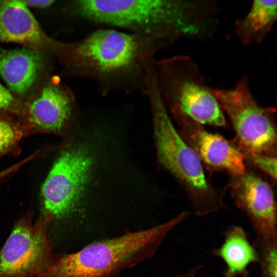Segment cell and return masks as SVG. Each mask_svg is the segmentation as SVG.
<instances>
[{"label":"cell","mask_w":277,"mask_h":277,"mask_svg":"<svg viewBox=\"0 0 277 277\" xmlns=\"http://www.w3.org/2000/svg\"><path fill=\"white\" fill-rule=\"evenodd\" d=\"M277 18V1L256 0L248 13L234 23L236 36L243 45L263 42Z\"/></svg>","instance_id":"14"},{"label":"cell","mask_w":277,"mask_h":277,"mask_svg":"<svg viewBox=\"0 0 277 277\" xmlns=\"http://www.w3.org/2000/svg\"><path fill=\"white\" fill-rule=\"evenodd\" d=\"M248 74L232 89L210 87L235 132L232 142L244 155L263 154L276 156L275 109L261 106L254 97Z\"/></svg>","instance_id":"6"},{"label":"cell","mask_w":277,"mask_h":277,"mask_svg":"<svg viewBox=\"0 0 277 277\" xmlns=\"http://www.w3.org/2000/svg\"><path fill=\"white\" fill-rule=\"evenodd\" d=\"M203 266L200 265H196L183 273L177 274L173 277H196Z\"/></svg>","instance_id":"20"},{"label":"cell","mask_w":277,"mask_h":277,"mask_svg":"<svg viewBox=\"0 0 277 277\" xmlns=\"http://www.w3.org/2000/svg\"><path fill=\"white\" fill-rule=\"evenodd\" d=\"M19 136V131L15 126L0 117V154L12 147Z\"/></svg>","instance_id":"17"},{"label":"cell","mask_w":277,"mask_h":277,"mask_svg":"<svg viewBox=\"0 0 277 277\" xmlns=\"http://www.w3.org/2000/svg\"><path fill=\"white\" fill-rule=\"evenodd\" d=\"M26 109L28 121L35 129L61 133L73 118L74 97L65 87L49 84L28 103Z\"/></svg>","instance_id":"11"},{"label":"cell","mask_w":277,"mask_h":277,"mask_svg":"<svg viewBox=\"0 0 277 277\" xmlns=\"http://www.w3.org/2000/svg\"><path fill=\"white\" fill-rule=\"evenodd\" d=\"M161 49L149 37L106 28L75 43L60 42L55 54L71 75L93 81L103 94H144L154 56Z\"/></svg>","instance_id":"1"},{"label":"cell","mask_w":277,"mask_h":277,"mask_svg":"<svg viewBox=\"0 0 277 277\" xmlns=\"http://www.w3.org/2000/svg\"><path fill=\"white\" fill-rule=\"evenodd\" d=\"M49 251L46 234L39 226L19 222L0 252V277H13L41 266Z\"/></svg>","instance_id":"9"},{"label":"cell","mask_w":277,"mask_h":277,"mask_svg":"<svg viewBox=\"0 0 277 277\" xmlns=\"http://www.w3.org/2000/svg\"><path fill=\"white\" fill-rule=\"evenodd\" d=\"M213 254L225 264L224 277H247L248 267L259 262L256 250L240 226H233L226 231L223 244Z\"/></svg>","instance_id":"13"},{"label":"cell","mask_w":277,"mask_h":277,"mask_svg":"<svg viewBox=\"0 0 277 277\" xmlns=\"http://www.w3.org/2000/svg\"><path fill=\"white\" fill-rule=\"evenodd\" d=\"M253 246L259 255L260 277H277V237L255 238Z\"/></svg>","instance_id":"15"},{"label":"cell","mask_w":277,"mask_h":277,"mask_svg":"<svg viewBox=\"0 0 277 277\" xmlns=\"http://www.w3.org/2000/svg\"><path fill=\"white\" fill-rule=\"evenodd\" d=\"M20 103L13 94L0 84V112L16 111Z\"/></svg>","instance_id":"18"},{"label":"cell","mask_w":277,"mask_h":277,"mask_svg":"<svg viewBox=\"0 0 277 277\" xmlns=\"http://www.w3.org/2000/svg\"><path fill=\"white\" fill-rule=\"evenodd\" d=\"M70 8L84 21L149 37L162 49L202 36L211 21L205 1L78 0Z\"/></svg>","instance_id":"2"},{"label":"cell","mask_w":277,"mask_h":277,"mask_svg":"<svg viewBox=\"0 0 277 277\" xmlns=\"http://www.w3.org/2000/svg\"><path fill=\"white\" fill-rule=\"evenodd\" d=\"M25 5L28 7L44 8L52 5L55 1L52 0H24Z\"/></svg>","instance_id":"19"},{"label":"cell","mask_w":277,"mask_h":277,"mask_svg":"<svg viewBox=\"0 0 277 277\" xmlns=\"http://www.w3.org/2000/svg\"><path fill=\"white\" fill-rule=\"evenodd\" d=\"M229 176L231 197L248 219L255 238L277 237L276 205L269 184L247 165L242 173Z\"/></svg>","instance_id":"7"},{"label":"cell","mask_w":277,"mask_h":277,"mask_svg":"<svg viewBox=\"0 0 277 277\" xmlns=\"http://www.w3.org/2000/svg\"><path fill=\"white\" fill-rule=\"evenodd\" d=\"M170 112L180 128V134L208 170H225L229 175L244 172L246 167L244 155L232 141L208 132L202 125L179 111Z\"/></svg>","instance_id":"8"},{"label":"cell","mask_w":277,"mask_h":277,"mask_svg":"<svg viewBox=\"0 0 277 277\" xmlns=\"http://www.w3.org/2000/svg\"><path fill=\"white\" fill-rule=\"evenodd\" d=\"M249 162L267 175L273 181L276 180V156L263 154H250L244 156Z\"/></svg>","instance_id":"16"},{"label":"cell","mask_w":277,"mask_h":277,"mask_svg":"<svg viewBox=\"0 0 277 277\" xmlns=\"http://www.w3.org/2000/svg\"></svg>","instance_id":"21"},{"label":"cell","mask_w":277,"mask_h":277,"mask_svg":"<svg viewBox=\"0 0 277 277\" xmlns=\"http://www.w3.org/2000/svg\"><path fill=\"white\" fill-rule=\"evenodd\" d=\"M188 215L184 211L151 228L93 242L64 254L47 267L45 277H116L152 258L167 234Z\"/></svg>","instance_id":"4"},{"label":"cell","mask_w":277,"mask_h":277,"mask_svg":"<svg viewBox=\"0 0 277 277\" xmlns=\"http://www.w3.org/2000/svg\"><path fill=\"white\" fill-rule=\"evenodd\" d=\"M42 53L27 47L0 48V76L11 93L23 95L34 86L43 68Z\"/></svg>","instance_id":"12"},{"label":"cell","mask_w":277,"mask_h":277,"mask_svg":"<svg viewBox=\"0 0 277 277\" xmlns=\"http://www.w3.org/2000/svg\"><path fill=\"white\" fill-rule=\"evenodd\" d=\"M144 94L151 111L158 164L182 185L197 216L226 208L223 192L208 179L197 154L173 125L153 75L148 80Z\"/></svg>","instance_id":"3"},{"label":"cell","mask_w":277,"mask_h":277,"mask_svg":"<svg viewBox=\"0 0 277 277\" xmlns=\"http://www.w3.org/2000/svg\"><path fill=\"white\" fill-rule=\"evenodd\" d=\"M14 43L41 52L55 53L58 42L43 30L22 1H0V43Z\"/></svg>","instance_id":"10"},{"label":"cell","mask_w":277,"mask_h":277,"mask_svg":"<svg viewBox=\"0 0 277 277\" xmlns=\"http://www.w3.org/2000/svg\"><path fill=\"white\" fill-rule=\"evenodd\" d=\"M153 71L168 111H177L201 124L226 127L227 121L217 100L193 60L177 55L154 60Z\"/></svg>","instance_id":"5"}]
</instances>
